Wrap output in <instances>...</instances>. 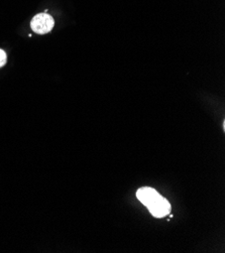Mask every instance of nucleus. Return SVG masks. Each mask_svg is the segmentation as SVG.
Masks as SVG:
<instances>
[{
	"label": "nucleus",
	"mask_w": 225,
	"mask_h": 253,
	"mask_svg": "<svg viewBox=\"0 0 225 253\" xmlns=\"http://www.w3.org/2000/svg\"><path fill=\"white\" fill-rule=\"evenodd\" d=\"M147 208L149 212L152 213V215L155 216L156 218H163L170 213L171 204L169 203V201L167 199L160 196Z\"/></svg>",
	"instance_id": "2"
},
{
	"label": "nucleus",
	"mask_w": 225,
	"mask_h": 253,
	"mask_svg": "<svg viewBox=\"0 0 225 253\" xmlns=\"http://www.w3.org/2000/svg\"><path fill=\"white\" fill-rule=\"evenodd\" d=\"M161 195L153 188H148V187H144V188H140L137 193H136V197L137 199L141 202V203L148 207L151 205L155 200H157Z\"/></svg>",
	"instance_id": "3"
},
{
	"label": "nucleus",
	"mask_w": 225,
	"mask_h": 253,
	"mask_svg": "<svg viewBox=\"0 0 225 253\" xmlns=\"http://www.w3.org/2000/svg\"><path fill=\"white\" fill-rule=\"evenodd\" d=\"M55 25L54 18L46 13L35 15L31 21V28L38 35H45L51 32Z\"/></svg>",
	"instance_id": "1"
},
{
	"label": "nucleus",
	"mask_w": 225,
	"mask_h": 253,
	"mask_svg": "<svg viewBox=\"0 0 225 253\" xmlns=\"http://www.w3.org/2000/svg\"><path fill=\"white\" fill-rule=\"evenodd\" d=\"M7 62V56L3 49L0 48V68H2Z\"/></svg>",
	"instance_id": "4"
}]
</instances>
